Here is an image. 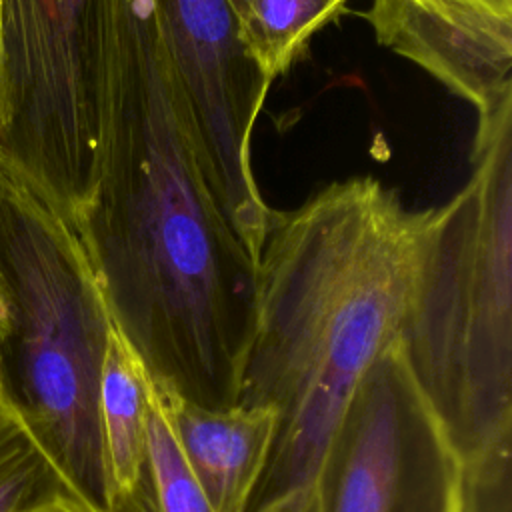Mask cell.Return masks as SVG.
Instances as JSON below:
<instances>
[{
  "instance_id": "1",
  "label": "cell",
  "mask_w": 512,
  "mask_h": 512,
  "mask_svg": "<svg viewBox=\"0 0 512 512\" xmlns=\"http://www.w3.org/2000/svg\"><path fill=\"white\" fill-rule=\"evenodd\" d=\"M84 230L114 326L152 388L208 410L236 406L256 264L208 184L156 0H118Z\"/></svg>"
},
{
  "instance_id": "2",
  "label": "cell",
  "mask_w": 512,
  "mask_h": 512,
  "mask_svg": "<svg viewBox=\"0 0 512 512\" xmlns=\"http://www.w3.org/2000/svg\"><path fill=\"white\" fill-rule=\"evenodd\" d=\"M432 212L374 176L272 208L238 404L274 410L276 434L246 512L312 484L360 378L398 342Z\"/></svg>"
},
{
  "instance_id": "3",
  "label": "cell",
  "mask_w": 512,
  "mask_h": 512,
  "mask_svg": "<svg viewBox=\"0 0 512 512\" xmlns=\"http://www.w3.org/2000/svg\"><path fill=\"white\" fill-rule=\"evenodd\" d=\"M86 214L0 146V388L90 512H108L100 378L112 314Z\"/></svg>"
},
{
  "instance_id": "4",
  "label": "cell",
  "mask_w": 512,
  "mask_h": 512,
  "mask_svg": "<svg viewBox=\"0 0 512 512\" xmlns=\"http://www.w3.org/2000/svg\"><path fill=\"white\" fill-rule=\"evenodd\" d=\"M470 166L434 206L398 336L462 462L512 426V102L476 122Z\"/></svg>"
},
{
  "instance_id": "5",
  "label": "cell",
  "mask_w": 512,
  "mask_h": 512,
  "mask_svg": "<svg viewBox=\"0 0 512 512\" xmlns=\"http://www.w3.org/2000/svg\"><path fill=\"white\" fill-rule=\"evenodd\" d=\"M118 0H2V146L88 214L106 134Z\"/></svg>"
},
{
  "instance_id": "6",
  "label": "cell",
  "mask_w": 512,
  "mask_h": 512,
  "mask_svg": "<svg viewBox=\"0 0 512 512\" xmlns=\"http://www.w3.org/2000/svg\"><path fill=\"white\" fill-rule=\"evenodd\" d=\"M460 490L462 460L394 342L330 432L310 512H460Z\"/></svg>"
},
{
  "instance_id": "7",
  "label": "cell",
  "mask_w": 512,
  "mask_h": 512,
  "mask_svg": "<svg viewBox=\"0 0 512 512\" xmlns=\"http://www.w3.org/2000/svg\"><path fill=\"white\" fill-rule=\"evenodd\" d=\"M156 2L208 184L256 264L272 208L256 182L252 134L272 84L248 56L230 0Z\"/></svg>"
},
{
  "instance_id": "8",
  "label": "cell",
  "mask_w": 512,
  "mask_h": 512,
  "mask_svg": "<svg viewBox=\"0 0 512 512\" xmlns=\"http://www.w3.org/2000/svg\"><path fill=\"white\" fill-rule=\"evenodd\" d=\"M380 46L412 62L476 120L512 102V0H370Z\"/></svg>"
},
{
  "instance_id": "9",
  "label": "cell",
  "mask_w": 512,
  "mask_h": 512,
  "mask_svg": "<svg viewBox=\"0 0 512 512\" xmlns=\"http://www.w3.org/2000/svg\"><path fill=\"white\" fill-rule=\"evenodd\" d=\"M176 446L214 512H246L264 472L276 414L270 408L208 410L156 392Z\"/></svg>"
},
{
  "instance_id": "10",
  "label": "cell",
  "mask_w": 512,
  "mask_h": 512,
  "mask_svg": "<svg viewBox=\"0 0 512 512\" xmlns=\"http://www.w3.org/2000/svg\"><path fill=\"white\" fill-rule=\"evenodd\" d=\"M98 408L112 498L128 488L140 470L152 410V384L116 326L104 358Z\"/></svg>"
},
{
  "instance_id": "11",
  "label": "cell",
  "mask_w": 512,
  "mask_h": 512,
  "mask_svg": "<svg viewBox=\"0 0 512 512\" xmlns=\"http://www.w3.org/2000/svg\"><path fill=\"white\" fill-rule=\"evenodd\" d=\"M0 512H90L2 388Z\"/></svg>"
},
{
  "instance_id": "12",
  "label": "cell",
  "mask_w": 512,
  "mask_h": 512,
  "mask_svg": "<svg viewBox=\"0 0 512 512\" xmlns=\"http://www.w3.org/2000/svg\"><path fill=\"white\" fill-rule=\"evenodd\" d=\"M350 0H248L238 34L260 74L274 84L308 54L312 38L338 20Z\"/></svg>"
},
{
  "instance_id": "13",
  "label": "cell",
  "mask_w": 512,
  "mask_h": 512,
  "mask_svg": "<svg viewBox=\"0 0 512 512\" xmlns=\"http://www.w3.org/2000/svg\"><path fill=\"white\" fill-rule=\"evenodd\" d=\"M108 512H214L176 446L154 388L140 470L128 488L112 494Z\"/></svg>"
},
{
  "instance_id": "14",
  "label": "cell",
  "mask_w": 512,
  "mask_h": 512,
  "mask_svg": "<svg viewBox=\"0 0 512 512\" xmlns=\"http://www.w3.org/2000/svg\"><path fill=\"white\" fill-rule=\"evenodd\" d=\"M512 426L462 462L460 512H512Z\"/></svg>"
},
{
  "instance_id": "15",
  "label": "cell",
  "mask_w": 512,
  "mask_h": 512,
  "mask_svg": "<svg viewBox=\"0 0 512 512\" xmlns=\"http://www.w3.org/2000/svg\"><path fill=\"white\" fill-rule=\"evenodd\" d=\"M260 512H310V486L276 500Z\"/></svg>"
},
{
  "instance_id": "16",
  "label": "cell",
  "mask_w": 512,
  "mask_h": 512,
  "mask_svg": "<svg viewBox=\"0 0 512 512\" xmlns=\"http://www.w3.org/2000/svg\"><path fill=\"white\" fill-rule=\"evenodd\" d=\"M0 16H2V0H0ZM4 122H6V98H4V70H2V28H0V146L4 138Z\"/></svg>"
},
{
  "instance_id": "17",
  "label": "cell",
  "mask_w": 512,
  "mask_h": 512,
  "mask_svg": "<svg viewBox=\"0 0 512 512\" xmlns=\"http://www.w3.org/2000/svg\"><path fill=\"white\" fill-rule=\"evenodd\" d=\"M8 322H10V308H8V296H6V288L0 276V344L8 332Z\"/></svg>"
}]
</instances>
